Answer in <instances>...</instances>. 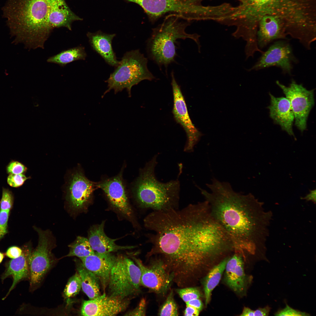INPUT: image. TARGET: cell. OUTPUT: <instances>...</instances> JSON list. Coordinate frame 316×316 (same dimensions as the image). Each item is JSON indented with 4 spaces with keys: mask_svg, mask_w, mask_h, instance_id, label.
I'll return each instance as SVG.
<instances>
[{
    "mask_svg": "<svg viewBox=\"0 0 316 316\" xmlns=\"http://www.w3.org/2000/svg\"><path fill=\"white\" fill-rule=\"evenodd\" d=\"M147 226L150 252L179 278L191 279L208 262L234 249L206 200L180 210L153 212Z\"/></svg>",
    "mask_w": 316,
    "mask_h": 316,
    "instance_id": "6da1fadb",
    "label": "cell"
},
{
    "mask_svg": "<svg viewBox=\"0 0 316 316\" xmlns=\"http://www.w3.org/2000/svg\"><path fill=\"white\" fill-rule=\"evenodd\" d=\"M212 181L206 184L210 193L196 187L208 202L212 215L230 236L235 250L254 255L265 243L271 212L265 211L263 203L252 194L236 192L229 183L215 178Z\"/></svg>",
    "mask_w": 316,
    "mask_h": 316,
    "instance_id": "7a4b0ae2",
    "label": "cell"
},
{
    "mask_svg": "<svg viewBox=\"0 0 316 316\" xmlns=\"http://www.w3.org/2000/svg\"><path fill=\"white\" fill-rule=\"evenodd\" d=\"M237 16L242 25L257 29L259 21L267 15L284 22L287 35L298 40L307 39L316 31V0H237Z\"/></svg>",
    "mask_w": 316,
    "mask_h": 316,
    "instance_id": "3957f363",
    "label": "cell"
},
{
    "mask_svg": "<svg viewBox=\"0 0 316 316\" xmlns=\"http://www.w3.org/2000/svg\"><path fill=\"white\" fill-rule=\"evenodd\" d=\"M50 0H8L3 11L16 42L44 48L51 30L48 23Z\"/></svg>",
    "mask_w": 316,
    "mask_h": 316,
    "instance_id": "277c9868",
    "label": "cell"
},
{
    "mask_svg": "<svg viewBox=\"0 0 316 316\" xmlns=\"http://www.w3.org/2000/svg\"><path fill=\"white\" fill-rule=\"evenodd\" d=\"M157 155H155L141 171L134 186L136 200L143 208L163 212L178 209L180 184L178 180L166 183L156 178L155 169Z\"/></svg>",
    "mask_w": 316,
    "mask_h": 316,
    "instance_id": "5b68a950",
    "label": "cell"
},
{
    "mask_svg": "<svg viewBox=\"0 0 316 316\" xmlns=\"http://www.w3.org/2000/svg\"><path fill=\"white\" fill-rule=\"evenodd\" d=\"M190 21L175 14L168 15L162 23L152 29V32L147 42V55L161 70L164 66L167 73L169 64L175 61L177 55L176 49L179 39L190 38L197 44L199 49V35L190 34L186 31Z\"/></svg>",
    "mask_w": 316,
    "mask_h": 316,
    "instance_id": "8992f818",
    "label": "cell"
},
{
    "mask_svg": "<svg viewBox=\"0 0 316 316\" xmlns=\"http://www.w3.org/2000/svg\"><path fill=\"white\" fill-rule=\"evenodd\" d=\"M147 62V59L139 49L126 52L119 65L105 81L108 88L102 96L112 90L116 94L126 89L130 97L133 86L144 80L151 81L155 79L148 68Z\"/></svg>",
    "mask_w": 316,
    "mask_h": 316,
    "instance_id": "52a82bcc",
    "label": "cell"
},
{
    "mask_svg": "<svg viewBox=\"0 0 316 316\" xmlns=\"http://www.w3.org/2000/svg\"><path fill=\"white\" fill-rule=\"evenodd\" d=\"M141 272L134 261L123 255L117 256L111 271L107 286L108 295L122 299L140 292Z\"/></svg>",
    "mask_w": 316,
    "mask_h": 316,
    "instance_id": "ba28073f",
    "label": "cell"
},
{
    "mask_svg": "<svg viewBox=\"0 0 316 316\" xmlns=\"http://www.w3.org/2000/svg\"><path fill=\"white\" fill-rule=\"evenodd\" d=\"M141 7L152 22L166 14H175L189 21L200 16L201 0H130Z\"/></svg>",
    "mask_w": 316,
    "mask_h": 316,
    "instance_id": "9c48e42d",
    "label": "cell"
},
{
    "mask_svg": "<svg viewBox=\"0 0 316 316\" xmlns=\"http://www.w3.org/2000/svg\"><path fill=\"white\" fill-rule=\"evenodd\" d=\"M276 83L290 103L294 115L295 126L303 132L307 128L308 118L314 104V90H308L302 84L297 83L293 80H292L288 86L278 80Z\"/></svg>",
    "mask_w": 316,
    "mask_h": 316,
    "instance_id": "30bf717a",
    "label": "cell"
},
{
    "mask_svg": "<svg viewBox=\"0 0 316 316\" xmlns=\"http://www.w3.org/2000/svg\"><path fill=\"white\" fill-rule=\"evenodd\" d=\"M35 230L39 235L38 244L35 249L31 251L28 260L30 282L33 285L41 283L54 262L51 253L54 245L51 234L47 231L38 228Z\"/></svg>",
    "mask_w": 316,
    "mask_h": 316,
    "instance_id": "8fae6325",
    "label": "cell"
},
{
    "mask_svg": "<svg viewBox=\"0 0 316 316\" xmlns=\"http://www.w3.org/2000/svg\"><path fill=\"white\" fill-rule=\"evenodd\" d=\"M157 257L147 266L139 259L133 257V259L140 270L141 285L157 294L164 296L169 289L173 277L163 260Z\"/></svg>",
    "mask_w": 316,
    "mask_h": 316,
    "instance_id": "7c38bea8",
    "label": "cell"
},
{
    "mask_svg": "<svg viewBox=\"0 0 316 316\" xmlns=\"http://www.w3.org/2000/svg\"><path fill=\"white\" fill-rule=\"evenodd\" d=\"M262 54L250 71L276 66L280 68L283 73L291 75L293 64L297 61L290 45L284 41L274 42Z\"/></svg>",
    "mask_w": 316,
    "mask_h": 316,
    "instance_id": "4fadbf2b",
    "label": "cell"
},
{
    "mask_svg": "<svg viewBox=\"0 0 316 316\" xmlns=\"http://www.w3.org/2000/svg\"><path fill=\"white\" fill-rule=\"evenodd\" d=\"M171 75L174 97L173 113L176 121L183 127L186 133L187 140L184 150L192 152L199 140L200 134L190 119L184 98L175 80L173 71Z\"/></svg>",
    "mask_w": 316,
    "mask_h": 316,
    "instance_id": "5bb4252c",
    "label": "cell"
},
{
    "mask_svg": "<svg viewBox=\"0 0 316 316\" xmlns=\"http://www.w3.org/2000/svg\"><path fill=\"white\" fill-rule=\"evenodd\" d=\"M130 298L110 296L105 293L95 298L83 302L80 313L83 316H112L125 311Z\"/></svg>",
    "mask_w": 316,
    "mask_h": 316,
    "instance_id": "9a60e30c",
    "label": "cell"
},
{
    "mask_svg": "<svg viewBox=\"0 0 316 316\" xmlns=\"http://www.w3.org/2000/svg\"><path fill=\"white\" fill-rule=\"evenodd\" d=\"M97 184L88 179L82 171L76 170L71 174L67 186V197L74 209H82L91 197Z\"/></svg>",
    "mask_w": 316,
    "mask_h": 316,
    "instance_id": "2e32d148",
    "label": "cell"
},
{
    "mask_svg": "<svg viewBox=\"0 0 316 316\" xmlns=\"http://www.w3.org/2000/svg\"><path fill=\"white\" fill-rule=\"evenodd\" d=\"M121 174L102 181L97 183L96 186L103 190L113 206L125 215L130 217L132 211L128 203Z\"/></svg>",
    "mask_w": 316,
    "mask_h": 316,
    "instance_id": "e0dca14e",
    "label": "cell"
},
{
    "mask_svg": "<svg viewBox=\"0 0 316 316\" xmlns=\"http://www.w3.org/2000/svg\"><path fill=\"white\" fill-rule=\"evenodd\" d=\"M287 35L285 23L278 17L265 15L259 22L257 40L260 49L274 40L286 39Z\"/></svg>",
    "mask_w": 316,
    "mask_h": 316,
    "instance_id": "ac0fdd59",
    "label": "cell"
},
{
    "mask_svg": "<svg viewBox=\"0 0 316 316\" xmlns=\"http://www.w3.org/2000/svg\"><path fill=\"white\" fill-rule=\"evenodd\" d=\"M228 259L225 268V281L235 292L241 294L246 290L247 279L243 257L244 255L238 251Z\"/></svg>",
    "mask_w": 316,
    "mask_h": 316,
    "instance_id": "d6986e66",
    "label": "cell"
},
{
    "mask_svg": "<svg viewBox=\"0 0 316 316\" xmlns=\"http://www.w3.org/2000/svg\"><path fill=\"white\" fill-rule=\"evenodd\" d=\"M117 256L111 253L93 254L80 258L84 266L99 279L104 289L107 286L111 270Z\"/></svg>",
    "mask_w": 316,
    "mask_h": 316,
    "instance_id": "ffe728a7",
    "label": "cell"
},
{
    "mask_svg": "<svg viewBox=\"0 0 316 316\" xmlns=\"http://www.w3.org/2000/svg\"><path fill=\"white\" fill-rule=\"evenodd\" d=\"M269 95L270 104L268 108L270 117L283 130L296 139L293 130L294 115L289 101L286 97H276L270 93Z\"/></svg>",
    "mask_w": 316,
    "mask_h": 316,
    "instance_id": "44dd1931",
    "label": "cell"
},
{
    "mask_svg": "<svg viewBox=\"0 0 316 316\" xmlns=\"http://www.w3.org/2000/svg\"><path fill=\"white\" fill-rule=\"evenodd\" d=\"M81 20L71 11L65 0H50L48 23L51 30L64 27L71 30L73 22Z\"/></svg>",
    "mask_w": 316,
    "mask_h": 316,
    "instance_id": "7402d4cb",
    "label": "cell"
},
{
    "mask_svg": "<svg viewBox=\"0 0 316 316\" xmlns=\"http://www.w3.org/2000/svg\"><path fill=\"white\" fill-rule=\"evenodd\" d=\"M105 222L92 227L88 232V240L90 246L95 252L99 253H111L119 250L131 249L135 246H123L117 245V239L109 238L105 233L104 227Z\"/></svg>",
    "mask_w": 316,
    "mask_h": 316,
    "instance_id": "603a6c76",
    "label": "cell"
},
{
    "mask_svg": "<svg viewBox=\"0 0 316 316\" xmlns=\"http://www.w3.org/2000/svg\"><path fill=\"white\" fill-rule=\"evenodd\" d=\"M87 36L92 48L107 63L115 67L119 65L120 61L117 60L112 46L115 34H108L99 31L95 33L88 32Z\"/></svg>",
    "mask_w": 316,
    "mask_h": 316,
    "instance_id": "cb8c5ba5",
    "label": "cell"
},
{
    "mask_svg": "<svg viewBox=\"0 0 316 316\" xmlns=\"http://www.w3.org/2000/svg\"><path fill=\"white\" fill-rule=\"evenodd\" d=\"M31 252L30 248L26 247L24 250H23L20 256L12 259L9 262L7 269L2 278L4 279L10 275H12L13 278L12 285L6 296L19 281L28 276L29 273L28 260Z\"/></svg>",
    "mask_w": 316,
    "mask_h": 316,
    "instance_id": "d4e9b609",
    "label": "cell"
},
{
    "mask_svg": "<svg viewBox=\"0 0 316 316\" xmlns=\"http://www.w3.org/2000/svg\"><path fill=\"white\" fill-rule=\"evenodd\" d=\"M77 271L81 280V288L89 300L94 299L101 294L100 283L98 277L92 272L87 269L81 261H75Z\"/></svg>",
    "mask_w": 316,
    "mask_h": 316,
    "instance_id": "484cf974",
    "label": "cell"
},
{
    "mask_svg": "<svg viewBox=\"0 0 316 316\" xmlns=\"http://www.w3.org/2000/svg\"><path fill=\"white\" fill-rule=\"evenodd\" d=\"M228 259V258H225L214 266L204 279L203 284L206 306L210 301L212 291L220 281Z\"/></svg>",
    "mask_w": 316,
    "mask_h": 316,
    "instance_id": "4316f807",
    "label": "cell"
},
{
    "mask_svg": "<svg viewBox=\"0 0 316 316\" xmlns=\"http://www.w3.org/2000/svg\"><path fill=\"white\" fill-rule=\"evenodd\" d=\"M86 56L85 48L79 46L61 51L49 58L47 60V62L64 66L77 60H84Z\"/></svg>",
    "mask_w": 316,
    "mask_h": 316,
    "instance_id": "83f0119b",
    "label": "cell"
},
{
    "mask_svg": "<svg viewBox=\"0 0 316 316\" xmlns=\"http://www.w3.org/2000/svg\"><path fill=\"white\" fill-rule=\"evenodd\" d=\"M69 253L65 257L75 256L80 258L94 254L88 239L80 236L77 237L75 241L68 245Z\"/></svg>",
    "mask_w": 316,
    "mask_h": 316,
    "instance_id": "f1b7e54d",
    "label": "cell"
},
{
    "mask_svg": "<svg viewBox=\"0 0 316 316\" xmlns=\"http://www.w3.org/2000/svg\"><path fill=\"white\" fill-rule=\"evenodd\" d=\"M81 288V280L77 271L68 280L63 291L65 298L69 299L78 294Z\"/></svg>",
    "mask_w": 316,
    "mask_h": 316,
    "instance_id": "f546056e",
    "label": "cell"
},
{
    "mask_svg": "<svg viewBox=\"0 0 316 316\" xmlns=\"http://www.w3.org/2000/svg\"><path fill=\"white\" fill-rule=\"evenodd\" d=\"M158 315L161 316L178 315V307L174 299L173 291H170L166 300L160 308Z\"/></svg>",
    "mask_w": 316,
    "mask_h": 316,
    "instance_id": "4dcf8cb0",
    "label": "cell"
},
{
    "mask_svg": "<svg viewBox=\"0 0 316 316\" xmlns=\"http://www.w3.org/2000/svg\"><path fill=\"white\" fill-rule=\"evenodd\" d=\"M176 292L186 303L191 300L200 298L202 296L200 291L194 287H185L177 289Z\"/></svg>",
    "mask_w": 316,
    "mask_h": 316,
    "instance_id": "1f68e13d",
    "label": "cell"
},
{
    "mask_svg": "<svg viewBox=\"0 0 316 316\" xmlns=\"http://www.w3.org/2000/svg\"><path fill=\"white\" fill-rule=\"evenodd\" d=\"M13 201L11 193L8 189H3L0 202V210H10L12 207Z\"/></svg>",
    "mask_w": 316,
    "mask_h": 316,
    "instance_id": "d6a6232c",
    "label": "cell"
},
{
    "mask_svg": "<svg viewBox=\"0 0 316 316\" xmlns=\"http://www.w3.org/2000/svg\"><path fill=\"white\" fill-rule=\"evenodd\" d=\"M274 315L279 316H304L310 315L305 312L294 309L287 304L283 309L279 310L274 314Z\"/></svg>",
    "mask_w": 316,
    "mask_h": 316,
    "instance_id": "836d02e7",
    "label": "cell"
},
{
    "mask_svg": "<svg viewBox=\"0 0 316 316\" xmlns=\"http://www.w3.org/2000/svg\"><path fill=\"white\" fill-rule=\"evenodd\" d=\"M10 210L0 211V239L7 233L8 222Z\"/></svg>",
    "mask_w": 316,
    "mask_h": 316,
    "instance_id": "e575fe53",
    "label": "cell"
},
{
    "mask_svg": "<svg viewBox=\"0 0 316 316\" xmlns=\"http://www.w3.org/2000/svg\"><path fill=\"white\" fill-rule=\"evenodd\" d=\"M28 178L23 174H10L7 178V182L11 186L17 187L22 185Z\"/></svg>",
    "mask_w": 316,
    "mask_h": 316,
    "instance_id": "d590c367",
    "label": "cell"
},
{
    "mask_svg": "<svg viewBox=\"0 0 316 316\" xmlns=\"http://www.w3.org/2000/svg\"><path fill=\"white\" fill-rule=\"evenodd\" d=\"M146 300L144 298H142L135 308L127 312L124 315L145 316L146 314Z\"/></svg>",
    "mask_w": 316,
    "mask_h": 316,
    "instance_id": "8d00e7d4",
    "label": "cell"
},
{
    "mask_svg": "<svg viewBox=\"0 0 316 316\" xmlns=\"http://www.w3.org/2000/svg\"><path fill=\"white\" fill-rule=\"evenodd\" d=\"M26 169V167L21 163L16 161L11 162L7 167V171L10 174H23Z\"/></svg>",
    "mask_w": 316,
    "mask_h": 316,
    "instance_id": "74e56055",
    "label": "cell"
},
{
    "mask_svg": "<svg viewBox=\"0 0 316 316\" xmlns=\"http://www.w3.org/2000/svg\"><path fill=\"white\" fill-rule=\"evenodd\" d=\"M23 250L20 248L16 246L9 248L6 253V255L8 257L14 259L17 258L22 254Z\"/></svg>",
    "mask_w": 316,
    "mask_h": 316,
    "instance_id": "f35d334b",
    "label": "cell"
},
{
    "mask_svg": "<svg viewBox=\"0 0 316 316\" xmlns=\"http://www.w3.org/2000/svg\"><path fill=\"white\" fill-rule=\"evenodd\" d=\"M186 303V306L193 307L200 311L202 309L203 307V304L199 298L191 300Z\"/></svg>",
    "mask_w": 316,
    "mask_h": 316,
    "instance_id": "ab89813d",
    "label": "cell"
},
{
    "mask_svg": "<svg viewBox=\"0 0 316 316\" xmlns=\"http://www.w3.org/2000/svg\"><path fill=\"white\" fill-rule=\"evenodd\" d=\"M271 309V308L268 305L263 308H259L254 311V316H268Z\"/></svg>",
    "mask_w": 316,
    "mask_h": 316,
    "instance_id": "60d3db41",
    "label": "cell"
},
{
    "mask_svg": "<svg viewBox=\"0 0 316 316\" xmlns=\"http://www.w3.org/2000/svg\"><path fill=\"white\" fill-rule=\"evenodd\" d=\"M200 311L196 308L190 306H186L184 313V315L187 316H197L199 315Z\"/></svg>",
    "mask_w": 316,
    "mask_h": 316,
    "instance_id": "b9f144b4",
    "label": "cell"
},
{
    "mask_svg": "<svg viewBox=\"0 0 316 316\" xmlns=\"http://www.w3.org/2000/svg\"><path fill=\"white\" fill-rule=\"evenodd\" d=\"M316 190H310V193L307 194L304 197L302 198V199H305L307 201H311L315 203H316Z\"/></svg>",
    "mask_w": 316,
    "mask_h": 316,
    "instance_id": "7bdbcfd3",
    "label": "cell"
},
{
    "mask_svg": "<svg viewBox=\"0 0 316 316\" xmlns=\"http://www.w3.org/2000/svg\"><path fill=\"white\" fill-rule=\"evenodd\" d=\"M241 316H254V311L252 310L250 308L244 307Z\"/></svg>",
    "mask_w": 316,
    "mask_h": 316,
    "instance_id": "ee69618b",
    "label": "cell"
},
{
    "mask_svg": "<svg viewBox=\"0 0 316 316\" xmlns=\"http://www.w3.org/2000/svg\"><path fill=\"white\" fill-rule=\"evenodd\" d=\"M4 257V255L3 253L0 252V263L2 261Z\"/></svg>",
    "mask_w": 316,
    "mask_h": 316,
    "instance_id": "f6af8a7d",
    "label": "cell"
}]
</instances>
